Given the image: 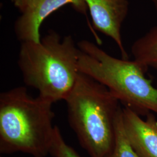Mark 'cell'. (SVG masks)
Segmentation results:
<instances>
[{"label": "cell", "mask_w": 157, "mask_h": 157, "mask_svg": "<svg viewBox=\"0 0 157 157\" xmlns=\"http://www.w3.org/2000/svg\"><path fill=\"white\" fill-rule=\"evenodd\" d=\"M95 29L112 39L118 45L122 58L129 59L121 36L122 23L128 15V0H84Z\"/></svg>", "instance_id": "cell-5"}, {"label": "cell", "mask_w": 157, "mask_h": 157, "mask_svg": "<svg viewBox=\"0 0 157 157\" xmlns=\"http://www.w3.org/2000/svg\"><path fill=\"white\" fill-rule=\"evenodd\" d=\"M151 1L152 2V4H153V6L154 7V9H155V11L157 16V0H151Z\"/></svg>", "instance_id": "cell-12"}, {"label": "cell", "mask_w": 157, "mask_h": 157, "mask_svg": "<svg viewBox=\"0 0 157 157\" xmlns=\"http://www.w3.org/2000/svg\"><path fill=\"white\" fill-rule=\"evenodd\" d=\"M146 120L127 107L122 108L124 132L140 157H157V119L150 113Z\"/></svg>", "instance_id": "cell-7"}, {"label": "cell", "mask_w": 157, "mask_h": 157, "mask_svg": "<svg viewBox=\"0 0 157 157\" xmlns=\"http://www.w3.org/2000/svg\"><path fill=\"white\" fill-rule=\"evenodd\" d=\"M79 49L71 36L51 32L41 41L22 42L18 66L25 83L53 104L65 100L78 76Z\"/></svg>", "instance_id": "cell-3"}, {"label": "cell", "mask_w": 157, "mask_h": 157, "mask_svg": "<svg viewBox=\"0 0 157 157\" xmlns=\"http://www.w3.org/2000/svg\"><path fill=\"white\" fill-rule=\"evenodd\" d=\"M131 51L135 61L146 71L149 67L157 71V26L136 40Z\"/></svg>", "instance_id": "cell-8"}, {"label": "cell", "mask_w": 157, "mask_h": 157, "mask_svg": "<svg viewBox=\"0 0 157 157\" xmlns=\"http://www.w3.org/2000/svg\"><path fill=\"white\" fill-rule=\"evenodd\" d=\"M69 124L90 157H107L115 140L121 102L107 87L79 72L65 99Z\"/></svg>", "instance_id": "cell-2"}, {"label": "cell", "mask_w": 157, "mask_h": 157, "mask_svg": "<svg viewBox=\"0 0 157 157\" xmlns=\"http://www.w3.org/2000/svg\"><path fill=\"white\" fill-rule=\"evenodd\" d=\"M53 103L33 97L25 87L0 94V152L28 154L33 157L50 154L55 126Z\"/></svg>", "instance_id": "cell-1"}, {"label": "cell", "mask_w": 157, "mask_h": 157, "mask_svg": "<svg viewBox=\"0 0 157 157\" xmlns=\"http://www.w3.org/2000/svg\"></svg>", "instance_id": "cell-13"}, {"label": "cell", "mask_w": 157, "mask_h": 157, "mask_svg": "<svg viewBox=\"0 0 157 157\" xmlns=\"http://www.w3.org/2000/svg\"><path fill=\"white\" fill-rule=\"evenodd\" d=\"M36 0H12L14 6L22 13Z\"/></svg>", "instance_id": "cell-11"}, {"label": "cell", "mask_w": 157, "mask_h": 157, "mask_svg": "<svg viewBox=\"0 0 157 157\" xmlns=\"http://www.w3.org/2000/svg\"><path fill=\"white\" fill-rule=\"evenodd\" d=\"M107 157H140L130 145L125 134L122 122V108L116 120L114 146L112 151Z\"/></svg>", "instance_id": "cell-9"}, {"label": "cell", "mask_w": 157, "mask_h": 157, "mask_svg": "<svg viewBox=\"0 0 157 157\" xmlns=\"http://www.w3.org/2000/svg\"><path fill=\"white\" fill-rule=\"evenodd\" d=\"M71 5L82 13H86L87 6L84 0H36L28 6L15 24L17 37L22 42L41 41L40 29L41 24L51 13L62 6Z\"/></svg>", "instance_id": "cell-6"}, {"label": "cell", "mask_w": 157, "mask_h": 157, "mask_svg": "<svg viewBox=\"0 0 157 157\" xmlns=\"http://www.w3.org/2000/svg\"><path fill=\"white\" fill-rule=\"evenodd\" d=\"M50 154L53 157H80L72 147L65 142L60 130L55 126Z\"/></svg>", "instance_id": "cell-10"}, {"label": "cell", "mask_w": 157, "mask_h": 157, "mask_svg": "<svg viewBox=\"0 0 157 157\" xmlns=\"http://www.w3.org/2000/svg\"><path fill=\"white\" fill-rule=\"evenodd\" d=\"M77 45L80 72L105 86L124 107L140 117L157 115V89L139 62L115 58L88 40Z\"/></svg>", "instance_id": "cell-4"}]
</instances>
